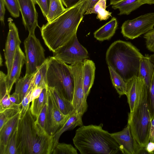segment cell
I'll use <instances>...</instances> for the list:
<instances>
[{
    "mask_svg": "<svg viewBox=\"0 0 154 154\" xmlns=\"http://www.w3.org/2000/svg\"><path fill=\"white\" fill-rule=\"evenodd\" d=\"M82 116L80 114L73 112L71 114L64 125L52 136L54 142V149L58 142L61 134L65 131L73 129L77 126L83 125L82 119Z\"/></svg>",
    "mask_w": 154,
    "mask_h": 154,
    "instance_id": "cell-19",
    "label": "cell"
},
{
    "mask_svg": "<svg viewBox=\"0 0 154 154\" xmlns=\"http://www.w3.org/2000/svg\"><path fill=\"white\" fill-rule=\"evenodd\" d=\"M17 125L10 137L4 154H18L17 149Z\"/></svg>",
    "mask_w": 154,
    "mask_h": 154,
    "instance_id": "cell-30",
    "label": "cell"
},
{
    "mask_svg": "<svg viewBox=\"0 0 154 154\" xmlns=\"http://www.w3.org/2000/svg\"><path fill=\"white\" fill-rule=\"evenodd\" d=\"M63 4L66 7L69 8L77 4L80 0H61Z\"/></svg>",
    "mask_w": 154,
    "mask_h": 154,
    "instance_id": "cell-42",
    "label": "cell"
},
{
    "mask_svg": "<svg viewBox=\"0 0 154 154\" xmlns=\"http://www.w3.org/2000/svg\"><path fill=\"white\" fill-rule=\"evenodd\" d=\"M22 16L23 25L29 34L35 35V30L38 26V15L33 0H17Z\"/></svg>",
    "mask_w": 154,
    "mask_h": 154,
    "instance_id": "cell-14",
    "label": "cell"
},
{
    "mask_svg": "<svg viewBox=\"0 0 154 154\" xmlns=\"http://www.w3.org/2000/svg\"><path fill=\"white\" fill-rule=\"evenodd\" d=\"M147 48L151 52H154V28L148 31L144 35Z\"/></svg>",
    "mask_w": 154,
    "mask_h": 154,
    "instance_id": "cell-37",
    "label": "cell"
},
{
    "mask_svg": "<svg viewBox=\"0 0 154 154\" xmlns=\"http://www.w3.org/2000/svg\"><path fill=\"white\" fill-rule=\"evenodd\" d=\"M57 106L60 111L65 115L71 114L74 111L72 103L66 99L63 95L55 88L48 87Z\"/></svg>",
    "mask_w": 154,
    "mask_h": 154,
    "instance_id": "cell-22",
    "label": "cell"
},
{
    "mask_svg": "<svg viewBox=\"0 0 154 154\" xmlns=\"http://www.w3.org/2000/svg\"><path fill=\"white\" fill-rule=\"evenodd\" d=\"M154 64L153 75L148 92L149 109L152 119L154 118V54L149 56Z\"/></svg>",
    "mask_w": 154,
    "mask_h": 154,
    "instance_id": "cell-32",
    "label": "cell"
},
{
    "mask_svg": "<svg viewBox=\"0 0 154 154\" xmlns=\"http://www.w3.org/2000/svg\"><path fill=\"white\" fill-rule=\"evenodd\" d=\"M51 0H38L39 6L44 17L46 18L48 12Z\"/></svg>",
    "mask_w": 154,
    "mask_h": 154,
    "instance_id": "cell-39",
    "label": "cell"
},
{
    "mask_svg": "<svg viewBox=\"0 0 154 154\" xmlns=\"http://www.w3.org/2000/svg\"><path fill=\"white\" fill-rule=\"evenodd\" d=\"M110 134L119 145L122 154H138L143 149L132 136L128 124L122 131Z\"/></svg>",
    "mask_w": 154,
    "mask_h": 154,
    "instance_id": "cell-13",
    "label": "cell"
},
{
    "mask_svg": "<svg viewBox=\"0 0 154 154\" xmlns=\"http://www.w3.org/2000/svg\"><path fill=\"white\" fill-rule=\"evenodd\" d=\"M149 141L154 143V118L152 120L149 137Z\"/></svg>",
    "mask_w": 154,
    "mask_h": 154,
    "instance_id": "cell-45",
    "label": "cell"
},
{
    "mask_svg": "<svg viewBox=\"0 0 154 154\" xmlns=\"http://www.w3.org/2000/svg\"><path fill=\"white\" fill-rule=\"evenodd\" d=\"M123 0H110V5H113Z\"/></svg>",
    "mask_w": 154,
    "mask_h": 154,
    "instance_id": "cell-48",
    "label": "cell"
},
{
    "mask_svg": "<svg viewBox=\"0 0 154 154\" xmlns=\"http://www.w3.org/2000/svg\"><path fill=\"white\" fill-rule=\"evenodd\" d=\"M33 88V85L32 84L30 89L21 103V108L20 111V118H22L24 115L30 107L29 103H30V95Z\"/></svg>",
    "mask_w": 154,
    "mask_h": 154,
    "instance_id": "cell-36",
    "label": "cell"
},
{
    "mask_svg": "<svg viewBox=\"0 0 154 154\" xmlns=\"http://www.w3.org/2000/svg\"><path fill=\"white\" fill-rule=\"evenodd\" d=\"M154 26V12L149 13L125 21L122 26L121 32L125 37L133 39L147 33Z\"/></svg>",
    "mask_w": 154,
    "mask_h": 154,
    "instance_id": "cell-9",
    "label": "cell"
},
{
    "mask_svg": "<svg viewBox=\"0 0 154 154\" xmlns=\"http://www.w3.org/2000/svg\"><path fill=\"white\" fill-rule=\"evenodd\" d=\"M21 110L8 109L0 112V129L9 120L20 111Z\"/></svg>",
    "mask_w": 154,
    "mask_h": 154,
    "instance_id": "cell-34",
    "label": "cell"
},
{
    "mask_svg": "<svg viewBox=\"0 0 154 154\" xmlns=\"http://www.w3.org/2000/svg\"><path fill=\"white\" fill-rule=\"evenodd\" d=\"M103 126L102 124L83 125L77 129L73 141L81 154L122 153L111 134Z\"/></svg>",
    "mask_w": 154,
    "mask_h": 154,
    "instance_id": "cell-3",
    "label": "cell"
},
{
    "mask_svg": "<svg viewBox=\"0 0 154 154\" xmlns=\"http://www.w3.org/2000/svg\"><path fill=\"white\" fill-rule=\"evenodd\" d=\"M43 89L44 88L40 87H37L33 88L30 95V103L39 97Z\"/></svg>",
    "mask_w": 154,
    "mask_h": 154,
    "instance_id": "cell-40",
    "label": "cell"
},
{
    "mask_svg": "<svg viewBox=\"0 0 154 154\" xmlns=\"http://www.w3.org/2000/svg\"><path fill=\"white\" fill-rule=\"evenodd\" d=\"M17 149L18 154H52L54 149L53 137L35 123L30 107L17 124Z\"/></svg>",
    "mask_w": 154,
    "mask_h": 154,
    "instance_id": "cell-2",
    "label": "cell"
},
{
    "mask_svg": "<svg viewBox=\"0 0 154 154\" xmlns=\"http://www.w3.org/2000/svg\"><path fill=\"white\" fill-rule=\"evenodd\" d=\"M149 90L145 84L140 92L134 111L128 114V124L132 134L142 149H145L149 142L152 120L149 103Z\"/></svg>",
    "mask_w": 154,
    "mask_h": 154,
    "instance_id": "cell-5",
    "label": "cell"
},
{
    "mask_svg": "<svg viewBox=\"0 0 154 154\" xmlns=\"http://www.w3.org/2000/svg\"><path fill=\"white\" fill-rule=\"evenodd\" d=\"M25 62V56L19 46L16 50L11 71L7 78V87L9 93L14 83L19 79L22 67Z\"/></svg>",
    "mask_w": 154,
    "mask_h": 154,
    "instance_id": "cell-15",
    "label": "cell"
},
{
    "mask_svg": "<svg viewBox=\"0 0 154 154\" xmlns=\"http://www.w3.org/2000/svg\"><path fill=\"white\" fill-rule=\"evenodd\" d=\"M48 87H53L72 102L74 78L69 65L54 58L48 57L47 73Z\"/></svg>",
    "mask_w": 154,
    "mask_h": 154,
    "instance_id": "cell-6",
    "label": "cell"
},
{
    "mask_svg": "<svg viewBox=\"0 0 154 154\" xmlns=\"http://www.w3.org/2000/svg\"><path fill=\"white\" fill-rule=\"evenodd\" d=\"M25 57V75L34 74L46 60L45 50L35 35L29 34L24 42Z\"/></svg>",
    "mask_w": 154,
    "mask_h": 154,
    "instance_id": "cell-7",
    "label": "cell"
},
{
    "mask_svg": "<svg viewBox=\"0 0 154 154\" xmlns=\"http://www.w3.org/2000/svg\"><path fill=\"white\" fill-rule=\"evenodd\" d=\"M143 56L131 43L118 40L113 42L107 49L106 60L126 82L138 76L140 60Z\"/></svg>",
    "mask_w": 154,
    "mask_h": 154,
    "instance_id": "cell-4",
    "label": "cell"
},
{
    "mask_svg": "<svg viewBox=\"0 0 154 154\" xmlns=\"http://www.w3.org/2000/svg\"><path fill=\"white\" fill-rule=\"evenodd\" d=\"M126 83L127 90L126 96L130 112H132L135 107L140 92L145 84L143 79L139 76L132 78Z\"/></svg>",
    "mask_w": 154,
    "mask_h": 154,
    "instance_id": "cell-16",
    "label": "cell"
},
{
    "mask_svg": "<svg viewBox=\"0 0 154 154\" xmlns=\"http://www.w3.org/2000/svg\"><path fill=\"white\" fill-rule=\"evenodd\" d=\"M111 82L119 97L125 95L127 93V86L126 82L111 67L108 66Z\"/></svg>",
    "mask_w": 154,
    "mask_h": 154,
    "instance_id": "cell-28",
    "label": "cell"
},
{
    "mask_svg": "<svg viewBox=\"0 0 154 154\" xmlns=\"http://www.w3.org/2000/svg\"><path fill=\"white\" fill-rule=\"evenodd\" d=\"M47 103L45 105L35 120V123L45 130L47 118Z\"/></svg>",
    "mask_w": 154,
    "mask_h": 154,
    "instance_id": "cell-38",
    "label": "cell"
},
{
    "mask_svg": "<svg viewBox=\"0 0 154 154\" xmlns=\"http://www.w3.org/2000/svg\"><path fill=\"white\" fill-rule=\"evenodd\" d=\"M10 94L7 93L0 98V112L8 109H21V105H17L12 103L9 99Z\"/></svg>",
    "mask_w": 154,
    "mask_h": 154,
    "instance_id": "cell-33",
    "label": "cell"
},
{
    "mask_svg": "<svg viewBox=\"0 0 154 154\" xmlns=\"http://www.w3.org/2000/svg\"><path fill=\"white\" fill-rule=\"evenodd\" d=\"M9 99L13 103L17 105H21V102L19 96L18 94L15 92H14L12 94L10 95Z\"/></svg>",
    "mask_w": 154,
    "mask_h": 154,
    "instance_id": "cell-43",
    "label": "cell"
},
{
    "mask_svg": "<svg viewBox=\"0 0 154 154\" xmlns=\"http://www.w3.org/2000/svg\"><path fill=\"white\" fill-rule=\"evenodd\" d=\"M153 70L154 64L150 56L148 54H145L140 60L138 76L143 79L149 90L150 86Z\"/></svg>",
    "mask_w": 154,
    "mask_h": 154,
    "instance_id": "cell-20",
    "label": "cell"
},
{
    "mask_svg": "<svg viewBox=\"0 0 154 154\" xmlns=\"http://www.w3.org/2000/svg\"><path fill=\"white\" fill-rule=\"evenodd\" d=\"M3 0L11 15L15 18L19 17L20 11L17 0Z\"/></svg>",
    "mask_w": 154,
    "mask_h": 154,
    "instance_id": "cell-35",
    "label": "cell"
},
{
    "mask_svg": "<svg viewBox=\"0 0 154 154\" xmlns=\"http://www.w3.org/2000/svg\"><path fill=\"white\" fill-rule=\"evenodd\" d=\"M90 0H80L40 29L41 35L50 51H54L76 33L84 15L88 9Z\"/></svg>",
    "mask_w": 154,
    "mask_h": 154,
    "instance_id": "cell-1",
    "label": "cell"
},
{
    "mask_svg": "<svg viewBox=\"0 0 154 154\" xmlns=\"http://www.w3.org/2000/svg\"><path fill=\"white\" fill-rule=\"evenodd\" d=\"M47 105L45 130L48 134L52 137L64 125L70 114L65 115L60 111L48 88Z\"/></svg>",
    "mask_w": 154,
    "mask_h": 154,
    "instance_id": "cell-11",
    "label": "cell"
},
{
    "mask_svg": "<svg viewBox=\"0 0 154 154\" xmlns=\"http://www.w3.org/2000/svg\"><path fill=\"white\" fill-rule=\"evenodd\" d=\"M5 4L3 0H0V20L2 24L4 25V16L5 13Z\"/></svg>",
    "mask_w": 154,
    "mask_h": 154,
    "instance_id": "cell-41",
    "label": "cell"
},
{
    "mask_svg": "<svg viewBox=\"0 0 154 154\" xmlns=\"http://www.w3.org/2000/svg\"><path fill=\"white\" fill-rule=\"evenodd\" d=\"M76 149L70 144L58 142L52 154H77Z\"/></svg>",
    "mask_w": 154,
    "mask_h": 154,
    "instance_id": "cell-31",
    "label": "cell"
},
{
    "mask_svg": "<svg viewBox=\"0 0 154 154\" xmlns=\"http://www.w3.org/2000/svg\"><path fill=\"white\" fill-rule=\"evenodd\" d=\"M118 26L116 19L113 17L109 21L94 32V37L100 41L108 40L115 34Z\"/></svg>",
    "mask_w": 154,
    "mask_h": 154,
    "instance_id": "cell-21",
    "label": "cell"
},
{
    "mask_svg": "<svg viewBox=\"0 0 154 154\" xmlns=\"http://www.w3.org/2000/svg\"><path fill=\"white\" fill-rule=\"evenodd\" d=\"M48 58L34 73L32 81L33 88L40 87L43 88H48L47 73Z\"/></svg>",
    "mask_w": 154,
    "mask_h": 154,
    "instance_id": "cell-23",
    "label": "cell"
},
{
    "mask_svg": "<svg viewBox=\"0 0 154 154\" xmlns=\"http://www.w3.org/2000/svg\"><path fill=\"white\" fill-rule=\"evenodd\" d=\"M35 4H38V0H33Z\"/></svg>",
    "mask_w": 154,
    "mask_h": 154,
    "instance_id": "cell-49",
    "label": "cell"
},
{
    "mask_svg": "<svg viewBox=\"0 0 154 154\" xmlns=\"http://www.w3.org/2000/svg\"><path fill=\"white\" fill-rule=\"evenodd\" d=\"M48 88H44L39 97L32 101L30 110L33 116H38L45 105L47 103Z\"/></svg>",
    "mask_w": 154,
    "mask_h": 154,
    "instance_id": "cell-26",
    "label": "cell"
},
{
    "mask_svg": "<svg viewBox=\"0 0 154 154\" xmlns=\"http://www.w3.org/2000/svg\"><path fill=\"white\" fill-rule=\"evenodd\" d=\"M83 61L69 65L74 78V88L72 103L74 112L82 116L87 110L88 105L83 87Z\"/></svg>",
    "mask_w": 154,
    "mask_h": 154,
    "instance_id": "cell-10",
    "label": "cell"
},
{
    "mask_svg": "<svg viewBox=\"0 0 154 154\" xmlns=\"http://www.w3.org/2000/svg\"><path fill=\"white\" fill-rule=\"evenodd\" d=\"M8 21L9 30L4 50L5 63L7 69V78L11 71L16 50L21 43L17 27L11 19Z\"/></svg>",
    "mask_w": 154,
    "mask_h": 154,
    "instance_id": "cell-12",
    "label": "cell"
},
{
    "mask_svg": "<svg viewBox=\"0 0 154 154\" xmlns=\"http://www.w3.org/2000/svg\"><path fill=\"white\" fill-rule=\"evenodd\" d=\"M53 53L54 58L71 64L83 61L88 57V51L79 42L76 33Z\"/></svg>",
    "mask_w": 154,
    "mask_h": 154,
    "instance_id": "cell-8",
    "label": "cell"
},
{
    "mask_svg": "<svg viewBox=\"0 0 154 154\" xmlns=\"http://www.w3.org/2000/svg\"><path fill=\"white\" fill-rule=\"evenodd\" d=\"M142 5L140 0H123L112 5V7L114 9H119V15H128Z\"/></svg>",
    "mask_w": 154,
    "mask_h": 154,
    "instance_id": "cell-24",
    "label": "cell"
},
{
    "mask_svg": "<svg viewBox=\"0 0 154 154\" xmlns=\"http://www.w3.org/2000/svg\"><path fill=\"white\" fill-rule=\"evenodd\" d=\"M140 2L142 5L146 4L151 5L154 4V0H140Z\"/></svg>",
    "mask_w": 154,
    "mask_h": 154,
    "instance_id": "cell-46",
    "label": "cell"
},
{
    "mask_svg": "<svg viewBox=\"0 0 154 154\" xmlns=\"http://www.w3.org/2000/svg\"><path fill=\"white\" fill-rule=\"evenodd\" d=\"M34 74L25 75L15 82V92L18 94L21 103L32 85Z\"/></svg>",
    "mask_w": 154,
    "mask_h": 154,
    "instance_id": "cell-25",
    "label": "cell"
},
{
    "mask_svg": "<svg viewBox=\"0 0 154 154\" xmlns=\"http://www.w3.org/2000/svg\"><path fill=\"white\" fill-rule=\"evenodd\" d=\"M145 149L148 153L154 154V143L149 141Z\"/></svg>",
    "mask_w": 154,
    "mask_h": 154,
    "instance_id": "cell-44",
    "label": "cell"
},
{
    "mask_svg": "<svg viewBox=\"0 0 154 154\" xmlns=\"http://www.w3.org/2000/svg\"><path fill=\"white\" fill-rule=\"evenodd\" d=\"M20 115V111L9 120L0 129V154H4L10 137L17 125Z\"/></svg>",
    "mask_w": 154,
    "mask_h": 154,
    "instance_id": "cell-18",
    "label": "cell"
},
{
    "mask_svg": "<svg viewBox=\"0 0 154 154\" xmlns=\"http://www.w3.org/2000/svg\"><path fill=\"white\" fill-rule=\"evenodd\" d=\"M99 0H90V5L88 9L93 8Z\"/></svg>",
    "mask_w": 154,
    "mask_h": 154,
    "instance_id": "cell-47",
    "label": "cell"
},
{
    "mask_svg": "<svg viewBox=\"0 0 154 154\" xmlns=\"http://www.w3.org/2000/svg\"><path fill=\"white\" fill-rule=\"evenodd\" d=\"M61 0H51L49 10L46 18L48 22L52 21L66 10Z\"/></svg>",
    "mask_w": 154,
    "mask_h": 154,
    "instance_id": "cell-29",
    "label": "cell"
},
{
    "mask_svg": "<svg viewBox=\"0 0 154 154\" xmlns=\"http://www.w3.org/2000/svg\"><path fill=\"white\" fill-rule=\"evenodd\" d=\"M83 63V87L85 97L87 99L94 83L96 68L95 63L91 60L87 59Z\"/></svg>",
    "mask_w": 154,
    "mask_h": 154,
    "instance_id": "cell-17",
    "label": "cell"
},
{
    "mask_svg": "<svg viewBox=\"0 0 154 154\" xmlns=\"http://www.w3.org/2000/svg\"><path fill=\"white\" fill-rule=\"evenodd\" d=\"M106 0H99L93 8L88 9L84 14H97V19L100 21L106 20L111 17L112 14V12L106 10Z\"/></svg>",
    "mask_w": 154,
    "mask_h": 154,
    "instance_id": "cell-27",
    "label": "cell"
}]
</instances>
